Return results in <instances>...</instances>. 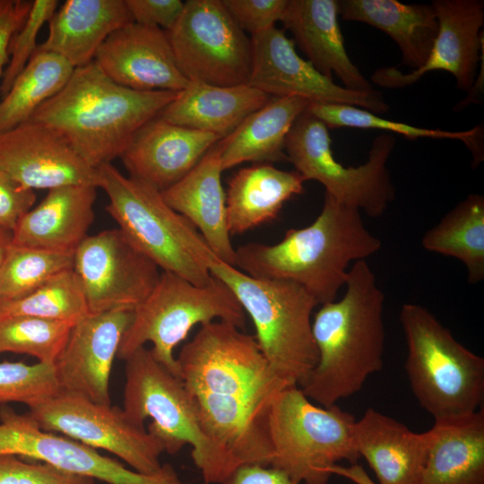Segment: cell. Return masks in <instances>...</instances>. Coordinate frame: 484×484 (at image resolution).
<instances>
[{
	"label": "cell",
	"mask_w": 484,
	"mask_h": 484,
	"mask_svg": "<svg viewBox=\"0 0 484 484\" xmlns=\"http://www.w3.org/2000/svg\"><path fill=\"white\" fill-rule=\"evenodd\" d=\"M339 15L382 30L397 44L402 64L412 70L428 58L438 30L431 4H403L396 0H341Z\"/></svg>",
	"instance_id": "f546056e"
},
{
	"label": "cell",
	"mask_w": 484,
	"mask_h": 484,
	"mask_svg": "<svg viewBox=\"0 0 484 484\" xmlns=\"http://www.w3.org/2000/svg\"><path fill=\"white\" fill-rule=\"evenodd\" d=\"M73 266V254L11 244L0 265V300L22 298Z\"/></svg>",
	"instance_id": "8d00e7d4"
},
{
	"label": "cell",
	"mask_w": 484,
	"mask_h": 484,
	"mask_svg": "<svg viewBox=\"0 0 484 484\" xmlns=\"http://www.w3.org/2000/svg\"><path fill=\"white\" fill-rule=\"evenodd\" d=\"M133 22L169 30L180 17L181 0H125Z\"/></svg>",
	"instance_id": "ee69618b"
},
{
	"label": "cell",
	"mask_w": 484,
	"mask_h": 484,
	"mask_svg": "<svg viewBox=\"0 0 484 484\" xmlns=\"http://www.w3.org/2000/svg\"><path fill=\"white\" fill-rule=\"evenodd\" d=\"M56 0L32 1L21 28L14 34L9 49V60L0 83L1 98L4 97L38 49L37 37L45 23L56 12Z\"/></svg>",
	"instance_id": "ab89813d"
},
{
	"label": "cell",
	"mask_w": 484,
	"mask_h": 484,
	"mask_svg": "<svg viewBox=\"0 0 484 484\" xmlns=\"http://www.w3.org/2000/svg\"><path fill=\"white\" fill-rule=\"evenodd\" d=\"M238 25L252 35L281 21L288 0H222Z\"/></svg>",
	"instance_id": "b9f144b4"
},
{
	"label": "cell",
	"mask_w": 484,
	"mask_h": 484,
	"mask_svg": "<svg viewBox=\"0 0 484 484\" xmlns=\"http://www.w3.org/2000/svg\"><path fill=\"white\" fill-rule=\"evenodd\" d=\"M212 275L235 294L255 329V340L273 372L301 387L317 360L312 314L318 302L301 286L280 280L256 279L216 260Z\"/></svg>",
	"instance_id": "8992f818"
},
{
	"label": "cell",
	"mask_w": 484,
	"mask_h": 484,
	"mask_svg": "<svg viewBox=\"0 0 484 484\" xmlns=\"http://www.w3.org/2000/svg\"><path fill=\"white\" fill-rule=\"evenodd\" d=\"M252 67L248 85L271 97H298L310 103L355 106L375 114L385 113L388 104L381 92L350 91L318 72L295 49L283 30L272 26L251 36Z\"/></svg>",
	"instance_id": "2e32d148"
},
{
	"label": "cell",
	"mask_w": 484,
	"mask_h": 484,
	"mask_svg": "<svg viewBox=\"0 0 484 484\" xmlns=\"http://www.w3.org/2000/svg\"><path fill=\"white\" fill-rule=\"evenodd\" d=\"M271 96L248 84L216 86L189 82L159 115L164 120L224 138Z\"/></svg>",
	"instance_id": "83f0119b"
},
{
	"label": "cell",
	"mask_w": 484,
	"mask_h": 484,
	"mask_svg": "<svg viewBox=\"0 0 484 484\" xmlns=\"http://www.w3.org/2000/svg\"><path fill=\"white\" fill-rule=\"evenodd\" d=\"M394 145L393 135H377L364 164L345 167L333 156L328 127L307 108L288 133L284 149L304 181H317L336 201L379 217L395 197L387 169Z\"/></svg>",
	"instance_id": "30bf717a"
},
{
	"label": "cell",
	"mask_w": 484,
	"mask_h": 484,
	"mask_svg": "<svg viewBox=\"0 0 484 484\" xmlns=\"http://www.w3.org/2000/svg\"><path fill=\"white\" fill-rule=\"evenodd\" d=\"M97 188L72 185L48 190L44 199L19 220L12 244L74 254L93 221Z\"/></svg>",
	"instance_id": "cb8c5ba5"
},
{
	"label": "cell",
	"mask_w": 484,
	"mask_h": 484,
	"mask_svg": "<svg viewBox=\"0 0 484 484\" xmlns=\"http://www.w3.org/2000/svg\"><path fill=\"white\" fill-rule=\"evenodd\" d=\"M13 232L0 226V265L4 256L12 244Z\"/></svg>",
	"instance_id": "c3c4849f"
},
{
	"label": "cell",
	"mask_w": 484,
	"mask_h": 484,
	"mask_svg": "<svg viewBox=\"0 0 484 484\" xmlns=\"http://www.w3.org/2000/svg\"><path fill=\"white\" fill-rule=\"evenodd\" d=\"M304 182L297 171L281 170L270 163L239 169L229 180L226 191L230 236L275 220L284 203L303 192Z\"/></svg>",
	"instance_id": "4dcf8cb0"
},
{
	"label": "cell",
	"mask_w": 484,
	"mask_h": 484,
	"mask_svg": "<svg viewBox=\"0 0 484 484\" xmlns=\"http://www.w3.org/2000/svg\"><path fill=\"white\" fill-rule=\"evenodd\" d=\"M36 202L34 190L22 186L0 169V226L13 232Z\"/></svg>",
	"instance_id": "7bdbcfd3"
},
{
	"label": "cell",
	"mask_w": 484,
	"mask_h": 484,
	"mask_svg": "<svg viewBox=\"0 0 484 484\" xmlns=\"http://www.w3.org/2000/svg\"><path fill=\"white\" fill-rule=\"evenodd\" d=\"M309 104L298 97H272L220 140L222 171L243 162H288L287 134Z\"/></svg>",
	"instance_id": "1f68e13d"
},
{
	"label": "cell",
	"mask_w": 484,
	"mask_h": 484,
	"mask_svg": "<svg viewBox=\"0 0 484 484\" xmlns=\"http://www.w3.org/2000/svg\"><path fill=\"white\" fill-rule=\"evenodd\" d=\"M27 413L41 428L108 451L139 473L155 474L162 468V443L122 408L60 392Z\"/></svg>",
	"instance_id": "4fadbf2b"
},
{
	"label": "cell",
	"mask_w": 484,
	"mask_h": 484,
	"mask_svg": "<svg viewBox=\"0 0 484 484\" xmlns=\"http://www.w3.org/2000/svg\"><path fill=\"white\" fill-rule=\"evenodd\" d=\"M200 428L234 471L246 464L270 466L272 459L267 412L270 403L236 396L191 393Z\"/></svg>",
	"instance_id": "7402d4cb"
},
{
	"label": "cell",
	"mask_w": 484,
	"mask_h": 484,
	"mask_svg": "<svg viewBox=\"0 0 484 484\" xmlns=\"http://www.w3.org/2000/svg\"><path fill=\"white\" fill-rule=\"evenodd\" d=\"M132 22L125 0H66L49 19L48 37L37 50L77 68L94 61L107 38Z\"/></svg>",
	"instance_id": "4316f807"
},
{
	"label": "cell",
	"mask_w": 484,
	"mask_h": 484,
	"mask_svg": "<svg viewBox=\"0 0 484 484\" xmlns=\"http://www.w3.org/2000/svg\"><path fill=\"white\" fill-rule=\"evenodd\" d=\"M13 454L48 463L65 472L108 484H185L170 464L142 474L75 439L41 428L28 414L0 409V455Z\"/></svg>",
	"instance_id": "9a60e30c"
},
{
	"label": "cell",
	"mask_w": 484,
	"mask_h": 484,
	"mask_svg": "<svg viewBox=\"0 0 484 484\" xmlns=\"http://www.w3.org/2000/svg\"><path fill=\"white\" fill-rule=\"evenodd\" d=\"M96 169L98 187L108 197L106 211L129 241L162 272L197 286L210 283V266L219 258L198 229L165 202L161 192L123 175L111 163Z\"/></svg>",
	"instance_id": "277c9868"
},
{
	"label": "cell",
	"mask_w": 484,
	"mask_h": 484,
	"mask_svg": "<svg viewBox=\"0 0 484 484\" xmlns=\"http://www.w3.org/2000/svg\"><path fill=\"white\" fill-rule=\"evenodd\" d=\"M177 361L179 376L193 393L270 403L281 390L293 385L273 372L255 336L224 321L202 324Z\"/></svg>",
	"instance_id": "8fae6325"
},
{
	"label": "cell",
	"mask_w": 484,
	"mask_h": 484,
	"mask_svg": "<svg viewBox=\"0 0 484 484\" xmlns=\"http://www.w3.org/2000/svg\"><path fill=\"white\" fill-rule=\"evenodd\" d=\"M331 473L348 479L354 484H376L358 462L349 466L336 464L331 468Z\"/></svg>",
	"instance_id": "7dc6e473"
},
{
	"label": "cell",
	"mask_w": 484,
	"mask_h": 484,
	"mask_svg": "<svg viewBox=\"0 0 484 484\" xmlns=\"http://www.w3.org/2000/svg\"><path fill=\"white\" fill-rule=\"evenodd\" d=\"M132 310L88 315L73 325L55 363L61 392L111 404L109 378Z\"/></svg>",
	"instance_id": "d6986e66"
},
{
	"label": "cell",
	"mask_w": 484,
	"mask_h": 484,
	"mask_svg": "<svg viewBox=\"0 0 484 484\" xmlns=\"http://www.w3.org/2000/svg\"><path fill=\"white\" fill-rule=\"evenodd\" d=\"M217 320L240 329L246 324V313L228 285L212 275L210 283L197 286L177 274L161 272L150 294L133 310L117 358L125 360L151 342L154 358L179 376L174 349L193 327Z\"/></svg>",
	"instance_id": "9c48e42d"
},
{
	"label": "cell",
	"mask_w": 484,
	"mask_h": 484,
	"mask_svg": "<svg viewBox=\"0 0 484 484\" xmlns=\"http://www.w3.org/2000/svg\"><path fill=\"white\" fill-rule=\"evenodd\" d=\"M400 323L407 346L405 370L421 408L435 420L478 411L484 396V359L423 306L403 304Z\"/></svg>",
	"instance_id": "5b68a950"
},
{
	"label": "cell",
	"mask_w": 484,
	"mask_h": 484,
	"mask_svg": "<svg viewBox=\"0 0 484 484\" xmlns=\"http://www.w3.org/2000/svg\"><path fill=\"white\" fill-rule=\"evenodd\" d=\"M307 110L328 128L351 127L389 131L410 140L419 138L451 139L462 142L472 156V167L483 161V127L477 125L465 131H446L419 127L389 120L355 106L334 103H310Z\"/></svg>",
	"instance_id": "e575fe53"
},
{
	"label": "cell",
	"mask_w": 484,
	"mask_h": 484,
	"mask_svg": "<svg viewBox=\"0 0 484 484\" xmlns=\"http://www.w3.org/2000/svg\"><path fill=\"white\" fill-rule=\"evenodd\" d=\"M94 62L117 84L136 91L185 90L167 31L132 22L111 33Z\"/></svg>",
	"instance_id": "ffe728a7"
},
{
	"label": "cell",
	"mask_w": 484,
	"mask_h": 484,
	"mask_svg": "<svg viewBox=\"0 0 484 484\" xmlns=\"http://www.w3.org/2000/svg\"><path fill=\"white\" fill-rule=\"evenodd\" d=\"M356 419L337 404L316 406L298 385L272 400L267 412L272 448L270 466L301 484H327L331 468L341 461L357 463Z\"/></svg>",
	"instance_id": "ba28073f"
},
{
	"label": "cell",
	"mask_w": 484,
	"mask_h": 484,
	"mask_svg": "<svg viewBox=\"0 0 484 484\" xmlns=\"http://www.w3.org/2000/svg\"><path fill=\"white\" fill-rule=\"evenodd\" d=\"M424 249L454 257L464 265L470 284L484 280V197L470 194L425 232Z\"/></svg>",
	"instance_id": "d6a6232c"
},
{
	"label": "cell",
	"mask_w": 484,
	"mask_h": 484,
	"mask_svg": "<svg viewBox=\"0 0 484 484\" xmlns=\"http://www.w3.org/2000/svg\"><path fill=\"white\" fill-rule=\"evenodd\" d=\"M60 392L55 364L0 362V405L20 402L30 408Z\"/></svg>",
	"instance_id": "f35d334b"
},
{
	"label": "cell",
	"mask_w": 484,
	"mask_h": 484,
	"mask_svg": "<svg viewBox=\"0 0 484 484\" xmlns=\"http://www.w3.org/2000/svg\"><path fill=\"white\" fill-rule=\"evenodd\" d=\"M73 324L28 315H0V353L13 352L55 364Z\"/></svg>",
	"instance_id": "74e56055"
},
{
	"label": "cell",
	"mask_w": 484,
	"mask_h": 484,
	"mask_svg": "<svg viewBox=\"0 0 484 484\" xmlns=\"http://www.w3.org/2000/svg\"><path fill=\"white\" fill-rule=\"evenodd\" d=\"M381 246V240L365 227L359 210L325 194L310 225L287 230L274 245L239 246L235 267L256 279L296 283L323 305L336 299L349 265L366 260Z\"/></svg>",
	"instance_id": "6da1fadb"
},
{
	"label": "cell",
	"mask_w": 484,
	"mask_h": 484,
	"mask_svg": "<svg viewBox=\"0 0 484 484\" xmlns=\"http://www.w3.org/2000/svg\"><path fill=\"white\" fill-rule=\"evenodd\" d=\"M220 484H301L285 472L272 466L242 465L233 471Z\"/></svg>",
	"instance_id": "bcb514c9"
},
{
	"label": "cell",
	"mask_w": 484,
	"mask_h": 484,
	"mask_svg": "<svg viewBox=\"0 0 484 484\" xmlns=\"http://www.w3.org/2000/svg\"><path fill=\"white\" fill-rule=\"evenodd\" d=\"M359 457L379 484H420L429 444L428 431L416 433L400 421L368 408L353 427Z\"/></svg>",
	"instance_id": "484cf974"
},
{
	"label": "cell",
	"mask_w": 484,
	"mask_h": 484,
	"mask_svg": "<svg viewBox=\"0 0 484 484\" xmlns=\"http://www.w3.org/2000/svg\"><path fill=\"white\" fill-rule=\"evenodd\" d=\"M134 423L144 425L165 452L192 447V459L204 484H220L234 470L226 457L204 436L194 397L183 380L160 363L145 346L125 359L123 407Z\"/></svg>",
	"instance_id": "52a82bcc"
},
{
	"label": "cell",
	"mask_w": 484,
	"mask_h": 484,
	"mask_svg": "<svg viewBox=\"0 0 484 484\" xmlns=\"http://www.w3.org/2000/svg\"><path fill=\"white\" fill-rule=\"evenodd\" d=\"M179 92L121 86L92 61L74 68L66 84L30 120L58 133L96 169L120 158L136 133Z\"/></svg>",
	"instance_id": "3957f363"
},
{
	"label": "cell",
	"mask_w": 484,
	"mask_h": 484,
	"mask_svg": "<svg viewBox=\"0 0 484 484\" xmlns=\"http://www.w3.org/2000/svg\"><path fill=\"white\" fill-rule=\"evenodd\" d=\"M221 172L218 141L185 177L161 194L198 229L217 258L235 267L236 249L228 229Z\"/></svg>",
	"instance_id": "d4e9b609"
},
{
	"label": "cell",
	"mask_w": 484,
	"mask_h": 484,
	"mask_svg": "<svg viewBox=\"0 0 484 484\" xmlns=\"http://www.w3.org/2000/svg\"><path fill=\"white\" fill-rule=\"evenodd\" d=\"M32 1L0 0V77L9 60L11 41L24 22Z\"/></svg>",
	"instance_id": "f6af8a7d"
},
{
	"label": "cell",
	"mask_w": 484,
	"mask_h": 484,
	"mask_svg": "<svg viewBox=\"0 0 484 484\" xmlns=\"http://www.w3.org/2000/svg\"><path fill=\"white\" fill-rule=\"evenodd\" d=\"M177 66L189 82L216 86L247 84L252 43L222 0H188L166 30Z\"/></svg>",
	"instance_id": "7c38bea8"
},
{
	"label": "cell",
	"mask_w": 484,
	"mask_h": 484,
	"mask_svg": "<svg viewBox=\"0 0 484 484\" xmlns=\"http://www.w3.org/2000/svg\"><path fill=\"white\" fill-rule=\"evenodd\" d=\"M220 139L158 116L136 133L120 159L129 177L162 192L185 177Z\"/></svg>",
	"instance_id": "44dd1931"
},
{
	"label": "cell",
	"mask_w": 484,
	"mask_h": 484,
	"mask_svg": "<svg viewBox=\"0 0 484 484\" xmlns=\"http://www.w3.org/2000/svg\"><path fill=\"white\" fill-rule=\"evenodd\" d=\"M159 269L118 228L88 235L73 254L89 315L133 311L154 288Z\"/></svg>",
	"instance_id": "5bb4252c"
},
{
	"label": "cell",
	"mask_w": 484,
	"mask_h": 484,
	"mask_svg": "<svg viewBox=\"0 0 484 484\" xmlns=\"http://www.w3.org/2000/svg\"><path fill=\"white\" fill-rule=\"evenodd\" d=\"M340 299L320 305L312 320L318 360L305 384V395L330 407L364 385L383 367L385 295L366 260L354 262Z\"/></svg>",
	"instance_id": "7a4b0ae2"
},
{
	"label": "cell",
	"mask_w": 484,
	"mask_h": 484,
	"mask_svg": "<svg viewBox=\"0 0 484 484\" xmlns=\"http://www.w3.org/2000/svg\"><path fill=\"white\" fill-rule=\"evenodd\" d=\"M438 22V30L426 63L419 69L403 73L396 67H381L371 80L384 88L410 86L427 73L445 71L456 86L469 92L477 78L483 56L484 2L482 0H435L431 3Z\"/></svg>",
	"instance_id": "e0dca14e"
},
{
	"label": "cell",
	"mask_w": 484,
	"mask_h": 484,
	"mask_svg": "<svg viewBox=\"0 0 484 484\" xmlns=\"http://www.w3.org/2000/svg\"><path fill=\"white\" fill-rule=\"evenodd\" d=\"M45 462H27L13 454L0 455V484H94Z\"/></svg>",
	"instance_id": "60d3db41"
},
{
	"label": "cell",
	"mask_w": 484,
	"mask_h": 484,
	"mask_svg": "<svg viewBox=\"0 0 484 484\" xmlns=\"http://www.w3.org/2000/svg\"><path fill=\"white\" fill-rule=\"evenodd\" d=\"M73 69L60 56L37 50L0 101V134L30 120L66 84Z\"/></svg>",
	"instance_id": "836d02e7"
},
{
	"label": "cell",
	"mask_w": 484,
	"mask_h": 484,
	"mask_svg": "<svg viewBox=\"0 0 484 484\" xmlns=\"http://www.w3.org/2000/svg\"><path fill=\"white\" fill-rule=\"evenodd\" d=\"M338 16L336 0H288L281 22L323 75H336L350 91H372L371 82L348 56Z\"/></svg>",
	"instance_id": "603a6c76"
},
{
	"label": "cell",
	"mask_w": 484,
	"mask_h": 484,
	"mask_svg": "<svg viewBox=\"0 0 484 484\" xmlns=\"http://www.w3.org/2000/svg\"><path fill=\"white\" fill-rule=\"evenodd\" d=\"M88 315L83 290L73 269L55 275L22 298L0 300V315H28L75 324Z\"/></svg>",
	"instance_id": "d590c367"
},
{
	"label": "cell",
	"mask_w": 484,
	"mask_h": 484,
	"mask_svg": "<svg viewBox=\"0 0 484 484\" xmlns=\"http://www.w3.org/2000/svg\"><path fill=\"white\" fill-rule=\"evenodd\" d=\"M0 169L31 190L72 185L98 187L97 169L58 133L30 119L0 134Z\"/></svg>",
	"instance_id": "ac0fdd59"
},
{
	"label": "cell",
	"mask_w": 484,
	"mask_h": 484,
	"mask_svg": "<svg viewBox=\"0 0 484 484\" xmlns=\"http://www.w3.org/2000/svg\"><path fill=\"white\" fill-rule=\"evenodd\" d=\"M420 484H484V409L435 420Z\"/></svg>",
	"instance_id": "f1b7e54d"
}]
</instances>
